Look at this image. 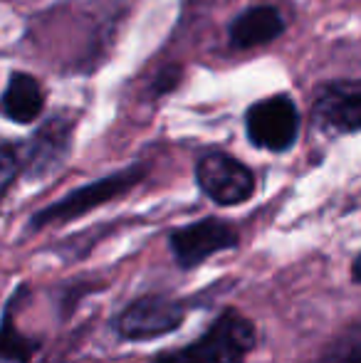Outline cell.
Here are the masks:
<instances>
[{
    "instance_id": "obj_1",
    "label": "cell",
    "mask_w": 361,
    "mask_h": 363,
    "mask_svg": "<svg viewBox=\"0 0 361 363\" xmlns=\"http://www.w3.org/2000/svg\"><path fill=\"white\" fill-rule=\"evenodd\" d=\"M255 339V324L238 309H226L201 339L183 349L164 351L151 363H245Z\"/></svg>"
},
{
    "instance_id": "obj_2",
    "label": "cell",
    "mask_w": 361,
    "mask_h": 363,
    "mask_svg": "<svg viewBox=\"0 0 361 363\" xmlns=\"http://www.w3.org/2000/svg\"><path fill=\"white\" fill-rule=\"evenodd\" d=\"M141 168H129V171H119L114 176L99 178V181L82 186L77 191H72L70 196L60 198L57 203L48 206L45 211L33 216V228H45V225H60L74 220L84 213L94 211V208L104 206V203L114 201V198L124 196L129 188H134L141 181Z\"/></svg>"
},
{
    "instance_id": "obj_3",
    "label": "cell",
    "mask_w": 361,
    "mask_h": 363,
    "mask_svg": "<svg viewBox=\"0 0 361 363\" xmlns=\"http://www.w3.org/2000/svg\"><path fill=\"white\" fill-rule=\"evenodd\" d=\"M248 139L257 148L282 153L297 141L299 111L287 94H274L252 104L245 114Z\"/></svg>"
},
{
    "instance_id": "obj_4",
    "label": "cell",
    "mask_w": 361,
    "mask_h": 363,
    "mask_svg": "<svg viewBox=\"0 0 361 363\" xmlns=\"http://www.w3.org/2000/svg\"><path fill=\"white\" fill-rule=\"evenodd\" d=\"M196 181L218 206H240L255 193V176L250 168L221 151L206 153L198 161Z\"/></svg>"
},
{
    "instance_id": "obj_5",
    "label": "cell",
    "mask_w": 361,
    "mask_h": 363,
    "mask_svg": "<svg viewBox=\"0 0 361 363\" xmlns=\"http://www.w3.org/2000/svg\"><path fill=\"white\" fill-rule=\"evenodd\" d=\"M183 316H186V309L181 301L161 294H149L126 306L114 326L121 339L146 341L176 331L183 324Z\"/></svg>"
},
{
    "instance_id": "obj_6",
    "label": "cell",
    "mask_w": 361,
    "mask_h": 363,
    "mask_svg": "<svg viewBox=\"0 0 361 363\" xmlns=\"http://www.w3.org/2000/svg\"><path fill=\"white\" fill-rule=\"evenodd\" d=\"M238 240H240V235L231 223L218 218H206L193 225H186V228L174 230L169 238V245L176 262L183 269H193L206 262L208 257H213L216 252L238 247Z\"/></svg>"
},
{
    "instance_id": "obj_7",
    "label": "cell",
    "mask_w": 361,
    "mask_h": 363,
    "mask_svg": "<svg viewBox=\"0 0 361 363\" xmlns=\"http://www.w3.org/2000/svg\"><path fill=\"white\" fill-rule=\"evenodd\" d=\"M70 144H72V121L67 116H52L35 131L33 139L18 146L20 171L33 181L50 176L65 163Z\"/></svg>"
},
{
    "instance_id": "obj_8",
    "label": "cell",
    "mask_w": 361,
    "mask_h": 363,
    "mask_svg": "<svg viewBox=\"0 0 361 363\" xmlns=\"http://www.w3.org/2000/svg\"><path fill=\"white\" fill-rule=\"evenodd\" d=\"M312 114L314 124L332 134L361 131V79H337L319 86Z\"/></svg>"
},
{
    "instance_id": "obj_9",
    "label": "cell",
    "mask_w": 361,
    "mask_h": 363,
    "mask_svg": "<svg viewBox=\"0 0 361 363\" xmlns=\"http://www.w3.org/2000/svg\"><path fill=\"white\" fill-rule=\"evenodd\" d=\"M284 30V20L272 5H252L243 10L228 28V38L235 50H252L277 40Z\"/></svg>"
},
{
    "instance_id": "obj_10",
    "label": "cell",
    "mask_w": 361,
    "mask_h": 363,
    "mask_svg": "<svg viewBox=\"0 0 361 363\" xmlns=\"http://www.w3.org/2000/svg\"><path fill=\"white\" fill-rule=\"evenodd\" d=\"M45 109V91L28 72H13L0 94V114L15 124H33Z\"/></svg>"
},
{
    "instance_id": "obj_11",
    "label": "cell",
    "mask_w": 361,
    "mask_h": 363,
    "mask_svg": "<svg viewBox=\"0 0 361 363\" xmlns=\"http://www.w3.org/2000/svg\"><path fill=\"white\" fill-rule=\"evenodd\" d=\"M23 291L25 289L15 291L3 311V324H0V363H30L35 356V351L40 349L38 341L20 334L18 326H15V319H13V311H15V306H18Z\"/></svg>"
},
{
    "instance_id": "obj_12",
    "label": "cell",
    "mask_w": 361,
    "mask_h": 363,
    "mask_svg": "<svg viewBox=\"0 0 361 363\" xmlns=\"http://www.w3.org/2000/svg\"><path fill=\"white\" fill-rule=\"evenodd\" d=\"M312 363H361V324L344 329Z\"/></svg>"
},
{
    "instance_id": "obj_13",
    "label": "cell",
    "mask_w": 361,
    "mask_h": 363,
    "mask_svg": "<svg viewBox=\"0 0 361 363\" xmlns=\"http://www.w3.org/2000/svg\"><path fill=\"white\" fill-rule=\"evenodd\" d=\"M20 173V156L18 146L10 144V141L0 139V201L5 198L8 188L13 186V181Z\"/></svg>"
},
{
    "instance_id": "obj_14",
    "label": "cell",
    "mask_w": 361,
    "mask_h": 363,
    "mask_svg": "<svg viewBox=\"0 0 361 363\" xmlns=\"http://www.w3.org/2000/svg\"><path fill=\"white\" fill-rule=\"evenodd\" d=\"M352 277L361 284V255H357V259H354V264H352Z\"/></svg>"
}]
</instances>
